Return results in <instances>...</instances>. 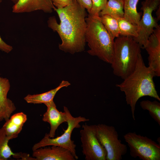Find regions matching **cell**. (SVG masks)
<instances>
[{"mask_svg":"<svg viewBox=\"0 0 160 160\" xmlns=\"http://www.w3.org/2000/svg\"><path fill=\"white\" fill-rule=\"evenodd\" d=\"M53 9L58 16L60 23L53 16L49 18L47 24L49 28L58 33L62 40L59 49L72 54L84 51L87 26L86 9L75 0L63 8L55 7Z\"/></svg>","mask_w":160,"mask_h":160,"instance_id":"cell-1","label":"cell"},{"mask_svg":"<svg viewBox=\"0 0 160 160\" xmlns=\"http://www.w3.org/2000/svg\"><path fill=\"white\" fill-rule=\"evenodd\" d=\"M87 29L85 35L90 55L97 57L111 64L113 55L114 40L111 37L102 23L100 17L88 14L86 18Z\"/></svg>","mask_w":160,"mask_h":160,"instance_id":"cell-3","label":"cell"},{"mask_svg":"<svg viewBox=\"0 0 160 160\" xmlns=\"http://www.w3.org/2000/svg\"><path fill=\"white\" fill-rule=\"evenodd\" d=\"M132 157L142 160H160V144L146 136L129 132L124 136Z\"/></svg>","mask_w":160,"mask_h":160,"instance_id":"cell-6","label":"cell"},{"mask_svg":"<svg viewBox=\"0 0 160 160\" xmlns=\"http://www.w3.org/2000/svg\"><path fill=\"white\" fill-rule=\"evenodd\" d=\"M96 134L107 152L106 160H121L127 152L126 145L119 139L115 128L104 124L96 125Z\"/></svg>","mask_w":160,"mask_h":160,"instance_id":"cell-7","label":"cell"},{"mask_svg":"<svg viewBox=\"0 0 160 160\" xmlns=\"http://www.w3.org/2000/svg\"><path fill=\"white\" fill-rule=\"evenodd\" d=\"M54 7L52 0H18L13 6L12 11L19 13L40 10L51 13Z\"/></svg>","mask_w":160,"mask_h":160,"instance_id":"cell-13","label":"cell"},{"mask_svg":"<svg viewBox=\"0 0 160 160\" xmlns=\"http://www.w3.org/2000/svg\"><path fill=\"white\" fill-rule=\"evenodd\" d=\"M160 4V0H144L141 3V9L143 11V15L137 25L138 35L133 38L141 48L144 49L149 36L159 25L156 19L153 17L152 13L157 9Z\"/></svg>","mask_w":160,"mask_h":160,"instance_id":"cell-8","label":"cell"},{"mask_svg":"<svg viewBox=\"0 0 160 160\" xmlns=\"http://www.w3.org/2000/svg\"><path fill=\"white\" fill-rule=\"evenodd\" d=\"M63 110L66 111L68 116L66 121L67 127L66 129H63L64 133L60 136L55 138H50L48 134L46 133L44 137L39 142L34 145L32 150L33 151L41 147L49 146H59L70 151L76 160L77 159L78 156L76 153V145L71 139V134L74 129L79 128L81 127L79 124L81 122L88 121L89 119L81 116L74 117L66 107L64 106Z\"/></svg>","mask_w":160,"mask_h":160,"instance_id":"cell-5","label":"cell"},{"mask_svg":"<svg viewBox=\"0 0 160 160\" xmlns=\"http://www.w3.org/2000/svg\"><path fill=\"white\" fill-rule=\"evenodd\" d=\"M9 140L7 136L4 128L0 129V160H7L11 156L22 160L25 153H14L8 145Z\"/></svg>","mask_w":160,"mask_h":160,"instance_id":"cell-17","label":"cell"},{"mask_svg":"<svg viewBox=\"0 0 160 160\" xmlns=\"http://www.w3.org/2000/svg\"><path fill=\"white\" fill-rule=\"evenodd\" d=\"M13 49L12 47L5 42L0 36V50L8 53Z\"/></svg>","mask_w":160,"mask_h":160,"instance_id":"cell-25","label":"cell"},{"mask_svg":"<svg viewBox=\"0 0 160 160\" xmlns=\"http://www.w3.org/2000/svg\"><path fill=\"white\" fill-rule=\"evenodd\" d=\"M124 0H108L100 16L107 15L116 19L124 18Z\"/></svg>","mask_w":160,"mask_h":160,"instance_id":"cell-19","label":"cell"},{"mask_svg":"<svg viewBox=\"0 0 160 160\" xmlns=\"http://www.w3.org/2000/svg\"><path fill=\"white\" fill-rule=\"evenodd\" d=\"M10 87L9 80L0 76V122L8 120L16 109L14 103L7 97Z\"/></svg>","mask_w":160,"mask_h":160,"instance_id":"cell-14","label":"cell"},{"mask_svg":"<svg viewBox=\"0 0 160 160\" xmlns=\"http://www.w3.org/2000/svg\"><path fill=\"white\" fill-rule=\"evenodd\" d=\"M70 85L68 81L63 80L59 85L55 88L41 94H28L25 97L24 100L28 103L44 104L53 100L56 94L61 88L68 87Z\"/></svg>","mask_w":160,"mask_h":160,"instance_id":"cell-16","label":"cell"},{"mask_svg":"<svg viewBox=\"0 0 160 160\" xmlns=\"http://www.w3.org/2000/svg\"><path fill=\"white\" fill-rule=\"evenodd\" d=\"M44 104L47 107V109L43 115L42 120L50 124V129L48 135L50 138H54L59 126L63 123L66 122L68 119L67 113L64 110V112L59 111L53 100Z\"/></svg>","mask_w":160,"mask_h":160,"instance_id":"cell-12","label":"cell"},{"mask_svg":"<svg viewBox=\"0 0 160 160\" xmlns=\"http://www.w3.org/2000/svg\"><path fill=\"white\" fill-rule=\"evenodd\" d=\"M92 6L89 13L93 17H99L100 12L105 7L108 0H91Z\"/></svg>","mask_w":160,"mask_h":160,"instance_id":"cell-23","label":"cell"},{"mask_svg":"<svg viewBox=\"0 0 160 160\" xmlns=\"http://www.w3.org/2000/svg\"><path fill=\"white\" fill-rule=\"evenodd\" d=\"M148 55V66L156 76H160V25L154 29L144 48Z\"/></svg>","mask_w":160,"mask_h":160,"instance_id":"cell-10","label":"cell"},{"mask_svg":"<svg viewBox=\"0 0 160 160\" xmlns=\"http://www.w3.org/2000/svg\"><path fill=\"white\" fill-rule=\"evenodd\" d=\"M39 148L33 151L35 160H75L71 152L64 148L51 145Z\"/></svg>","mask_w":160,"mask_h":160,"instance_id":"cell-11","label":"cell"},{"mask_svg":"<svg viewBox=\"0 0 160 160\" xmlns=\"http://www.w3.org/2000/svg\"><path fill=\"white\" fill-rule=\"evenodd\" d=\"M81 6L86 9L89 13L92 6L91 0H75Z\"/></svg>","mask_w":160,"mask_h":160,"instance_id":"cell-26","label":"cell"},{"mask_svg":"<svg viewBox=\"0 0 160 160\" xmlns=\"http://www.w3.org/2000/svg\"><path fill=\"white\" fill-rule=\"evenodd\" d=\"M155 76L153 70L145 65L140 54L134 71L121 83L116 84V86L124 93L127 103L130 107L134 120H135L136 104L140 98L148 96L160 101L153 81Z\"/></svg>","mask_w":160,"mask_h":160,"instance_id":"cell-2","label":"cell"},{"mask_svg":"<svg viewBox=\"0 0 160 160\" xmlns=\"http://www.w3.org/2000/svg\"><path fill=\"white\" fill-rule=\"evenodd\" d=\"M2 2V0H0V3Z\"/></svg>","mask_w":160,"mask_h":160,"instance_id":"cell-29","label":"cell"},{"mask_svg":"<svg viewBox=\"0 0 160 160\" xmlns=\"http://www.w3.org/2000/svg\"><path fill=\"white\" fill-rule=\"evenodd\" d=\"M54 6L57 8L64 7L71 4L73 0H52Z\"/></svg>","mask_w":160,"mask_h":160,"instance_id":"cell-24","label":"cell"},{"mask_svg":"<svg viewBox=\"0 0 160 160\" xmlns=\"http://www.w3.org/2000/svg\"><path fill=\"white\" fill-rule=\"evenodd\" d=\"M139 0H124V18L132 24L138 25L141 15L137 11V6Z\"/></svg>","mask_w":160,"mask_h":160,"instance_id":"cell-18","label":"cell"},{"mask_svg":"<svg viewBox=\"0 0 160 160\" xmlns=\"http://www.w3.org/2000/svg\"><path fill=\"white\" fill-rule=\"evenodd\" d=\"M156 15L157 17L156 20H160V6H159L157 9H156Z\"/></svg>","mask_w":160,"mask_h":160,"instance_id":"cell-27","label":"cell"},{"mask_svg":"<svg viewBox=\"0 0 160 160\" xmlns=\"http://www.w3.org/2000/svg\"><path fill=\"white\" fill-rule=\"evenodd\" d=\"M118 22L120 36H130L135 38L138 35V28L124 18L117 19Z\"/></svg>","mask_w":160,"mask_h":160,"instance_id":"cell-21","label":"cell"},{"mask_svg":"<svg viewBox=\"0 0 160 160\" xmlns=\"http://www.w3.org/2000/svg\"><path fill=\"white\" fill-rule=\"evenodd\" d=\"M100 20L113 39L120 36L118 23L116 18L105 15L99 16Z\"/></svg>","mask_w":160,"mask_h":160,"instance_id":"cell-20","label":"cell"},{"mask_svg":"<svg viewBox=\"0 0 160 160\" xmlns=\"http://www.w3.org/2000/svg\"><path fill=\"white\" fill-rule=\"evenodd\" d=\"M96 125L86 124L80 131L82 153L86 160H106V151L96 134Z\"/></svg>","mask_w":160,"mask_h":160,"instance_id":"cell-9","label":"cell"},{"mask_svg":"<svg viewBox=\"0 0 160 160\" xmlns=\"http://www.w3.org/2000/svg\"><path fill=\"white\" fill-rule=\"evenodd\" d=\"M141 47L130 36H120L114 40L111 64L113 74L124 79L134 70Z\"/></svg>","mask_w":160,"mask_h":160,"instance_id":"cell-4","label":"cell"},{"mask_svg":"<svg viewBox=\"0 0 160 160\" xmlns=\"http://www.w3.org/2000/svg\"><path fill=\"white\" fill-rule=\"evenodd\" d=\"M142 109L148 110L152 118L160 125V103L156 100H144L140 103Z\"/></svg>","mask_w":160,"mask_h":160,"instance_id":"cell-22","label":"cell"},{"mask_svg":"<svg viewBox=\"0 0 160 160\" xmlns=\"http://www.w3.org/2000/svg\"><path fill=\"white\" fill-rule=\"evenodd\" d=\"M14 4H16L18 1V0H10Z\"/></svg>","mask_w":160,"mask_h":160,"instance_id":"cell-28","label":"cell"},{"mask_svg":"<svg viewBox=\"0 0 160 160\" xmlns=\"http://www.w3.org/2000/svg\"><path fill=\"white\" fill-rule=\"evenodd\" d=\"M27 119L26 114L23 112L11 116L3 126L7 136L9 140L17 137Z\"/></svg>","mask_w":160,"mask_h":160,"instance_id":"cell-15","label":"cell"}]
</instances>
